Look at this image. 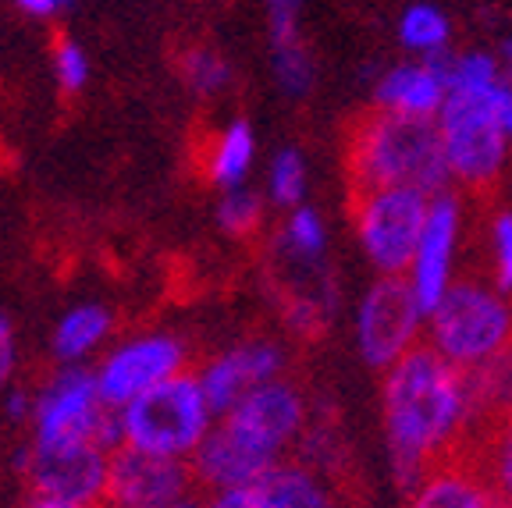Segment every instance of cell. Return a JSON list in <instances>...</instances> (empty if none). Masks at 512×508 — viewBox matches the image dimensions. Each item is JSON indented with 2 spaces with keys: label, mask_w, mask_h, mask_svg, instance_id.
I'll use <instances>...</instances> for the list:
<instances>
[{
  "label": "cell",
  "mask_w": 512,
  "mask_h": 508,
  "mask_svg": "<svg viewBox=\"0 0 512 508\" xmlns=\"http://www.w3.org/2000/svg\"><path fill=\"white\" fill-rule=\"evenodd\" d=\"M381 420L395 480L409 491L431 466L470 452L477 437L470 374L420 345L381 374Z\"/></svg>",
  "instance_id": "obj_1"
},
{
  "label": "cell",
  "mask_w": 512,
  "mask_h": 508,
  "mask_svg": "<svg viewBox=\"0 0 512 508\" xmlns=\"http://www.w3.org/2000/svg\"><path fill=\"white\" fill-rule=\"evenodd\" d=\"M345 171L352 189H420L427 196L452 189L438 125L377 107L349 128Z\"/></svg>",
  "instance_id": "obj_2"
},
{
  "label": "cell",
  "mask_w": 512,
  "mask_h": 508,
  "mask_svg": "<svg viewBox=\"0 0 512 508\" xmlns=\"http://www.w3.org/2000/svg\"><path fill=\"white\" fill-rule=\"evenodd\" d=\"M424 345L473 374L512 349V295L491 278H456L427 310Z\"/></svg>",
  "instance_id": "obj_3"
},
{
  "label": "cell",
  "mask_w": 512,
  "mask_h": 508,
  "mask_svg": "<svg viewBox=\"0 0 512 508\" xmlns=\"http://www.w3.org/2000/svg\"><path fill=\"white\" fill-rule=\"evenodd\" d=\"M498 93H448L434 125L448 160L452 185L463 192H488L502 182L512 160Z\"/></svg>",
  "instance_id": "obj_4"
},
{
  "label": "cell",
  "mask_w": 512,
  "mask_h": 508,
  "mask_svg": "<svg viewBox=\"0 0 512 508\" xmlns=\"http://www.w3.org/2000/svg\"><path fill=\"white\" fill-rule=\"evenodd\" d=\"M214 420L217 416L203 395L200 377L178 374L143 391L121 409V441L143 452L189 462L196 448L207 441Z\"/></svg>",
  "instance_id": "obj_5"
},
{
  "label": "cell",
  "mask_w": 512,
  "mask_h": 508,
  "mask_svg": "<svg viewBox=\"0 0 512 508\" xmlns=\"http://www.w3.org/2000/svg\"><path fill=\"white\" fill-rule=\"evenodd\" d=\"M431 199L420 189H352V231L377 274L406 278Z\"/></svg>",
  "instance_id": "obj_6"
},
{
  "label": "cell",
  "mask_w": 512,
  "mask_h": 508,
  "mask_svg": "<svg viewBox=\"0 0 512 508\" xmlns=\"http://www.w3.org/2000/svg\"><path fill=\"white\" fill-rule=\"evenodd\" d=\"M427 310L406 278L377 274L356 306V349L370 370H388L424 345Z\"/></svg>",
  "instance_id": "obj_7"
},
{
  "label": "cell",
  "mask_w": 512,
  "mask_h": 508,
  "mask_svg": "<svg viewBox=\"0 0 512 508\" xmlns=\"http://www.w3.org/2000/svg\"><path fill=\"white\" fill-rule=\"evenodd\" d=\"M36 441L57 445V441H100L104 448H118L121 441V413L100 395V381L86 370H64L47 384L36 402Z\"/></svg>",
  "instance_id": "obj_8"
},
{
  "label": "cell",
  "mask_w": 512,
  "mask_h": 508,
  "mask_svg": "<svg viewBox=\"0 0 512 508\" xmlns=\"http://www.w3.org/2000/svg\"><path fill=\"white\" fill-rule=\"evenodd\" d=\"M192 466L171 455H153L136 445H118L107 462L100 508H175L192 498Z\"/></svg>",
  "instance_id": "obj_9"
},
{
  "label": "cell",
  "mask_w": 512,
  "mask_h": 508,
  "mask_svg": "<svg viewBox=\"0 0 512 508\" xmlns=\"http://www.w3.org/2000/svg\"><path fill=\"white\" fill-rule=\"evenodd\" d=\"M107 462H111V448H104L100 441H57V445L36 441L25 455V477L36 498L100 505Z\"/></svg>",
  "instance_id": "obj_10"
},
{
  "label": "cell",
  "mask_w": 512,
  "mask_h": 508,
  "mask_svg": "<svg viewBox=\"0 0 512 508\" xmlns=\"http://www.w3.org/2000/svg\"><path fill=\"white\" fill-rule=\"evenodd\" d=\"M217 420H224L256 448H264L267 455L285 462L288 452L299 448L303 434L310 430V405L296 384L278 377V381L249 391L232 413L217 416Z\"/></svg>",
  "instance_id": "obj_11"
},
{
  "label": "cell",
  "mask_w": 512,
  "mask_h": 508,
  "mask_svg": "<svg viewBox=\"0 0 512 508\" xmlns=\"http://www.w3.org/2000/svg\"><path fill=\"white\" fill-rule=\"evenodd\" d=\"M463 231H466L463 192H456V189L438 192V196L431 199V214H427V228H424V235H420L416 256L406 270L409 288L416 292V299L424 302V310H431L434 302L456 285Z\"/></svg>",
  "instance_id": "obj_12"
},
{
  "label": "cell",
  "mask_w": 512,
  "mask_h": 508,
  "mask_svg": "<svg viewBox=\"0 0 512 508\" xmlns=\"http://www.w3.org/2000/svg\"><path fill=\"white\" fill-rule=\"evenodd\" d=\"M185 374V345L175 334H146L121 345L100 366V395L111 409H125L132 398L171 377Z\"/></svg>",
  "instance_id": "obj_13"
},
{
  "label": "cell",
  "mask_w": 512,
  "mask_h": 508,
  "mask_svg": "<svg viewBox=\"0 0 512 508\" xmlns=\"http://www.w3.org/2000/svg\"><path fill=\"white\" fill-rule=\"evenodd\" d=\"M288 356L278 342L271 338H253V342L232 345V349L217 352L214 359L200 366V384L207 395L214 416L232 413L235 405L256 391L260 384H271L278 377H285Z\"/></svg>",
  "instance_id": "obj_14"
},
{
  "label": "cell",
  "mask_w": 512,
  "mask_h": 508,
  "mask_svg": "<svg viewBox=\"0 0 512 508\" xmlns=\"http://www.w3.org/2000/svg\"><path fill=\"white\" fill-rule=\"evenodd\" d=\"M189 466L196 484H203L207 491H228V487H249L256 480H264L278 466V459L267 455L264 448H256L253 441H246L224 420H217L207 441L189 459Z\"/></svg>",
  "instance_id": "obj_15"
},
{
  "label": "cell",
  "mask_w": 512,
  "mask_h": 508,
  "mask_svg": "<svg viewBox=\"0 0 512 508\" xmlns=\"http://www.w3.org/2000/svg\"><path fill=\"white\" fill-rule=\"evenodd\" d=\"M448 100V82L441 72V61H402L377 79L374 107L402 118H427L434 121Z\"/></svg>",
  "instance_id": "obj_16"
},
{
  "label": "cell",
  "mask_w": 512,
  "mask_h": 508,
  "mask_svg": "<svg viewBox=\"0 0 512 508\" xmlns=\"http://www.w3.org/2000/svg\"><path fill=\"white\" fill-rule=\"evenodd\" d=\"M406 508H502L470 452L438 462L409 487Z\"/></svg>",
  "instance_id": "obj_17"
},
{
  "label": "cell",
  "mask_w": 512,
  "mask_h": 508,
  "mask_svg": "<svg viewBox=\"0 0 512 508\" xmlns=\"http://www.w3.org/2000/svg\"><path fill=\"white\" fill-rule=\"evenodd\" d=\"M256 487L271 508H345L338 480L303 459L278 462L264 480H256Z\"/></svg>",
  "instance_id": "obj_18"
},
{
  "label": "cell",
  "mask_w": 512,
  "mask_h": 508,
  "mask_svg": "<svg viewBox=\"0 0 512 508\" xmlns=\"http://www.w3.org/2000/svg\"><path fill=\"white\" fill-rule=\"evenodd\" d=\"M271 57L285 96H306L313 89V57L296 29V11H271Z\"/></svg>",
  "instance_id": "obj_19"
},
{
  "label": "cell",
  "mask_w": 512,
  "mask_h": 508,
  "mask_svg": "<svg viewBox=\"0 0 512 508\" xmlns=\"http://www.w3.org/2000/svg\"><path fill=\"white\" fill-rule=\"evenodd\" d=\"M256 160V135L246 121H232L214 135V143L207 146L203 157V175L217 185V189H239L246 182L249 167Z\"/></svg>",
  "instance_id": "obj_20"
},
{
  "label": "cell",
  "mask_w": 512,
  "mask_h": 508,
  "mask_svg": "<svg viewBox=\"0 0 512 508\" xmlns=\"http://www.w3.org/2000/svg\"><path fill=\"white\" fill-rule=\"evenodd\" d=\"M473 416H477V437L495 423L512 420V349L498 359L484 363L470 374ZM473 437V441H477Z\"/></svg>",
  "instance_id": "obj_21"
},
{
  "label": "cell",
  "mask_w": 512,
  "mask_h": 508,
  "mask_svg": "<svg viewBox=\"0 0 512 508\" xmlns=\"http://www.w3.org/2000/svg\"><path fill=\"white\" fill-rule=\"evenodd\" d=\"M274 249L285 263L299 270H317L324 263V253H328V228H324V217L313 207H296L288 210L285 224H281L278 239H274Z\"/></svg>",
  "instance_id": "obj_22"
},
{
  "label": "cell",
  "mask_w": 512,
  "mask_h": 508,
  "mask_svg": "<svg viewBox=\"0 0 512 508\" xmlns=\"http://www.w3.org/2000/svg\"><path fill=\"white\" fill-rule=\"evenodd\" d=\"M399 43L424 61H438L448 54V43H452V22L434 4H424V0L409 4L399 18Z\"/></svg>",
  "instance_id": "obj_23"
},
{
  "label": "cell",
  "mask_w": 512,
  "mask_h": 508,
  "mask_svg": "<svg viewBox=\"0 0 512 508\" xmlns=\"http://www.w3.org/2000/svg\"><path fill=\"white\" fill-rule=\"evenodd\" d=\"M470 455L480 462L498 505L512 508V420L495 423L470 445Z\"/></svg>",
  "instance_id": "obj_24"
},
{
  "label": "cell",
  "mask_w": 512,
  "mask_h": 508,
  "mask_svg": "<svg viewBox=\"0 0 512 508\" xmlns=\"http://www.w3.org/2000/svg\"><path fill=\"white\" fill-rule=\"evenodd\" d=\"M445 72L448 93H498L505 86V72L498 54L484 50H463V54L438 57Z\"/></svg>",
  "instance_id": "obj_25"
},
{
  "label": "cell",
  "mask_w": 512,
  "mask_h": 508,
  "mask_svg": "<svg viewBox=\"0 0 512 508\" xmlns=\"http://www.w3.org/2000/svg\"><path fill=\"white\" fill-rule=\"evenodd\" d=\"M107 331H111V313L104 306H79L57 324L54 352L61 359H82L96 342H104Z\"/></svg>",
  "instance_id": "obj_26"
},
{
  "label": "cell",
  "mask_w": 512,
  "mask_h": 508,
  "mask_svg": "<svg viewBox=\"0 0 512 508\" xmlns=\"http://www.w3.org/2000/svg\"><path fill=\"white\" fill-rule=\"evenodd\" d=\"M267 199L278 210H296L306 199V160L299 150L274 153L271 171H267Z\"/></svg>",
  "instance_id": "obj_27"
},
{
  "label": "cell",
  "mask_w": 512,
  "mask_h": 508,
  "mask_svg": "<svg viewBox=\"0 0 512 508\" xmlns=\"http://www.w3.org/2000/svg\"><path fill=\"white\" fill-rule=\"evenodd\" d=\"M264 214H267V199L260 196V192L246 189V185L228 189L221 196V203H217V221H221V228L228 231L232 239H249V235H256V231L264 228Z\"/></svg>",
  "instance_id": "obj_28"
},
{
  "label": "cell",
  "mask_w": 512,
  "mask_h": 508,
  "mask_svg": "<svg viewBox=\"0 0 512 508\" xmlns=\"http://www.w3.org/2000/svg\"><path fill=\"white\" fill-rule=\"evenodd\" d=\"M178 72H182L185 86L200 96L221 93V89H228V82H232V68H228V61L217 57L214 50H207V47L185 50V54L178 57Z\"/></svg>",
  "instance_id": "obj_29"
},
{
  "label": "cell",
  "mask_w": 512,
  "mask_h": 508,
  "mask_svg": "<svg viewBox=\"0 0 512 508\" xmlns=\"http://www.w3.org/2000/svg\"><path fill=\"white\" fill-rule=\"evenodd\" d=\"M488 263L491 281L512 295V207H498L488 217Z\"/></svg>",
  "instance_id": "obj_30"
},
{
  "label": "cell",
  "mask_w": 512,
  "mask_h": 508,
  "mask_svg": "<svg viewBox=\"0 0 512 508\" xmlns=\"http://www.w3.org/2000/svg\"><path fill=\"white\" fill-rule=\"evenodd\" d=\"M57 79L64 93H79L89 79V61L72 40H57Z\"/></svg>",
  "instance_id": "obj_31"
},
{
  "label": "cell",
  "mask_w": 512,
  "mask_h": 508,
  "mask_svg": "<svg viewBox=\"0 0 512 508\" xmlns=\"http://www.w3.org/2000/svg\"><path fill=\"white\" fill-rule=\"evenodd\" d=\"M207 508H271L260 487H228V491H210Z\"/></svg>",
  "instance_id": "obj_32"
},
{
  "label": "cell",
  "mask_w": 512,
  "mask_h": 508,
  "mask_svg": "<svg viewBox=\"0 0 512 508\" xmlns=\"http://www.w3.org/2000/svg\"><path fill=\"white\" fill-rule=\"evenodd\" d=\"M11 366H15V334H11V324L0 317V388L8 384Z\"/></svg>",
  "instance_id": "obj_33"
},
{
  "label": "cell",
  "mask_w": 512,
  "mask_h": 508,
  "mask_svg": "<svg viewBox=\"0 0 512 508\" xmlns=\"http://www.w3.org/2000/svg\"><path fill=\"white\" fill-rule=\"evenodd\" d=\"M498 111H502V121H505V132H509L512 139V82H505L502 89H498Z\"/></svg>",
  "instance_id": "obj_34"
},
{
  "label": "cell",
  "mask_w": 512,
  "mask_h": 508,
  "mask_svg": "<svg viewBox=\"0 0 512 508\" xmlns=\"http://www.w3.org/2000/svg\"><path fill=\"white\" fill-rule=\"evenodd\" d=\"M57 4H61V0H18V8H22L25 15H36V18L50 15V11H54Z\"/></svg>",
  "instance_id": "obj_35"
},
{
  "label": "cell",
  "mask_w": 512,
  "mask_h": 508,
  "mask_svg": "<svg viewBox=\"0 0 512 508\" xmlns=\"http://www.w3.org/2000/svg\"><path fill=\"white\" fill-rule=\"evenodd\" d=\"M29 508H100V505H82V501H61V498H36V494H32Z\"/></svg>",
  "instance_id": "obj_36"
},
{
  "label": "cell",
  "mask_w": 512,
  "mask_h": 508,
  "mask_svg": "<svg viewBox=\"0 0 512 508\" xmlns=\"http://www.w3.org/2000/svg\"><path fill=\"white\" fill-rule=\"evenodd\" d=\"M25 413H29V395H25V391H11V398H8V416H11V420H22Z\"/></svg>",
  "instance_id": "obj_37"
},
{
  "label": "cell",
  "mask_w": 512,
  "mask_h": 508,
  "mask_svg": "<svg viewBox=\"0 0 512 508\" xmlns=\"http://www.w3.org/2000/svg\"><path fill=\"white\" fill-rule=\"evenodd\" d=\"M498 61H502V72H505V82H512V36L502 43V50H498Z\"/></svg>",
  "instance_id": "obj_38"
},
{
  "label": "cell",
  "mask_w": 512,
  "mask_h": 508,
  "mask_svg": "<svg viewBox=\"0 0 512 508\" xmlns=\"http://www.w3.org/2000/svg\"><path fill=\"white\" fill-rule=\"evenodd\" d=\"M271 4V11H296L299 0H267Z\"/></svg>",
  "instance_id": "obj_39"
},
{
  "label": "cell",
  "mask_w": 512,
  "mask_h": 508,
  "mask_svg": "<svg viewBox=\"0 0 512 508\" xmlns=\"http://www.w3.org/2000/svg\"><path fill=\"white\" fill-rule=\"evenodd\" d=\"M175 508H207V501H196V498H185V501H178Z\"/></svg>",
  "instance_id": "obj_40"
},
{
  "label": "cell",
  "mask_w": 512,
  "mask_h": 508,
  "mask_svg": "<svg viewBox=\"0 0 512 508\" xmlns=\"http://www.w3.org/2000/svg\"><path fill=\"white\" fill-rule=\"evenodd\" d=\"M61 4H64V0H61Z\"/></svg>",
  "instance_id": "obj_41"
}]
</instances>
